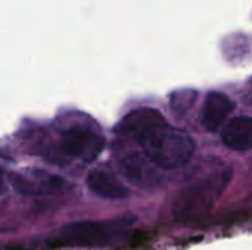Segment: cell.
Here are the masks:
<instances>
[{"label": "cell", "instance_id": "1", "mask_svg": "<svg viewBox=\"0 0 252 250\" xmlns=\"http://www.w3.org/2000/svg\"><path fill=\"white\" fill-rule=\"evenodd\" d=\"M136 222L134 215H123L103 221H77L58 230V234L49 240V246L59 248H108L123 240L131 225Z\"/></svg>", "mask_w": 252, "mask_h": 250}, {"label": "cell", "instance_id": "2", "mask_svg": "<svg viewBox=\"0 0 252 250\" xmlns=\"http://www.w3.org/2000/svg\"><path fill=\"white\" fill-rule=\"evenodd\" d=\"M139 143L145 156L162 169L182 168L195 153V141L192 137L167 122L151 128Z\"/></svg>", "mask_w": 252, "mask_h": 250}, {"label": "cell", "instance_id": "3", "mask_svg": "<svg viewBox=\"0 0 252 250\" xmlns=\"http://www.w3.org/2000/svg\"><path fill=\"white\" fill-rule=\"evenodd\" d=\"M230 180L232 169H224L185 189L173 205L174 218L186 225L204 220L224 193Z\"/></svg>", "mask_w": 252, "mask_h": 250}, {"label": "cell", "instance_id": "4", "mask_svg": "<svg viewBox=\"0 0 252 250\" xmlns=\"http://www.w3.org/2000/svg\"><path fill=\"white\" fill-rule=\"evenodd\" d=\"M10 183L22 196H52L65 193L71 186L68 181L46 171L31 169L22 174H12Z\"/></svg>", "mask_w": 252, "mask_h": 250}, {"label": "cell", "instance_id": "5", "mask_svg": "<svg viewBox=\"0 0 252 250\" xmlns=\"http://www.w3.org/2000/svg\"><path fill=\"white\" fill-rule=\"evenodd\" d=\"M62 150L84 162H93L105 147V139L86 127L69 128L62 134Z\"/></svg>", "mask_w": 252, "mask_h": 250}, {"label": "cell", "instance_id": "6", "mask_svg": "<svg viewBox=\"0 0 252 250\" xmlns=\"http://www.w3.org/2000/svg\"><path fill=\"white\" fill-rule=\"evenodd\" d=\"M165 122L162 113L154 108H139L128 112L117 125V133L136 139L137 141L154 127Z\"/></svg>", "mask_w": 252, "mask_h": 250}, {"label": "cell", "instance_id": "7", "mask_svg": "<svg viewBox=\"0 0 252 250\" xmlns=\"http://www.w3.org/2000/svg\"><path fill=\"white\" fill-rule=\"evenodd\" d=\"M121 171L126 178L137 187L154 189L159 184V174L146 156L131 155L124 158L121 161Z\"/></svg>", "mask_w": 252, "mask_h": 250}, {"label": "cell", "instance_id": "8", "mask_svg": "<svg viewBox=\"0 0 252 250\" xmlns=\"http://www.w3.org/2000/svg\"><path fill=\"white\" fill-rule=\"evenodd\" d=\"M233 108H235L233 102L224 93L211 91L207 96L202 108V113H201L202 125L211 133L217 131L224 124L227 116L233 112Z\"/></svg>", "mask_w": 252, "mask_h": 250}, {"label": "cell", "instance_id": "9", "mask_svg": "<svg viewBox=\"0 0 252 250\" xmlns=\"http://www.w3.org/2000/svg\"><path fill=\"white\" fill-rule=\"evenodd\" d=\"M87 187L89 190L108 200H123L130 196V192L126 186H123L114 175L105 171H92L87 175Z\"/></svg>", "mask_w": 252, "mask_h": 250}, {"label": "cell", "instance_id": "10", "mask_svg": "<svg viewBox=\"0 0 252 250\" xmlns=\"http://www.w3.org/2000/svg\"><path fill=\"white\" fill-rule=\"evenodd\" d=\"M226 147L235 152H247L252 146V119L250 116L233 118L221 131Z\"/></svg>", "mask_w": 252, "mask_h": 250}, {"label": "cell", "instance_id": "11", "mask_svg": "<svg viewBox=\"0 0 252 250\" xmlns=\"http://www.w3.org/2000/svg\"><path fill=\"white\" fill-rule=\"evenodd\" d=\"M4 189V178H3V171L0 169V193L3 192Z\"/></svg>", "mask_w": 252, "mask_h": 250}]
</instances>
